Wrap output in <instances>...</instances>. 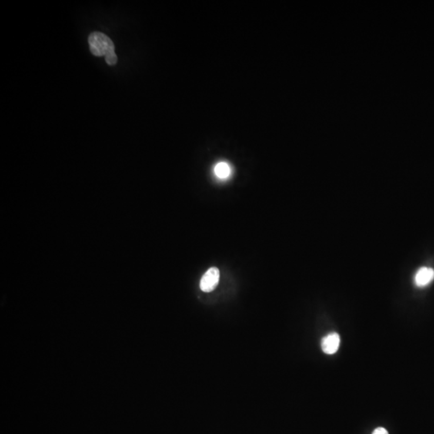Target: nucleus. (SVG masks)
Returning a JSON list of instances; mask_svg holds the SVG:
<instances>
[{"label":"nucleus","instance_id":"1","mask_svg":"<svg viewBox=\"0 0 434 434\" xmlns=\"http://www.w3.org/2000/svg\"><path fill=\"white\" fill-rule=\"evenodd\" d=\"M88 44L91 52L96 57L105 56V61L109 65H115L118 62V57L114 52V44L110 37L105 34L95 31L88 37Z\"/></svg>","mask_w":434,"mask_h":434},{"label":"nucleus","instance_id":"2","mask_svg":"<svg viewBox=\"0 0 434 434\" xmlns=\"http://www.w3.org/2000/svg\"><path fill=\"white\" fill-rule=\"evenodd\" d=\"M220 280V271L215 267L210 268L201 280V289L204 292L209 293L215 289Z\"/></svg>","mask_w":434,"mask_h":434},{"label":"nucleus","instance_id":"3","mask_svg":"<svg viewBox=\"0 0 434 434\" xmlns=\"http://www.w3.org/2000/svg\"><path fill=\"white\" fill-rule=\"evenodd\" d=\"M340 345V337L337 333H331L326 335L321 342L322 351L328 355L336 353Z\"/></svg>","mask_w":434,"mask_h":434},{"label":"nucleus","instance_id":"4","mask_svg":"<svg viewBox=\"0 0 434 434\" xmlns=\"http://www.w3.org/2000/svg\"><path fill=\"white\" fill-rule=\"evenodd\" d=\"M434 279V270L428 267H422L417 272L414 277V282L417 286L425 287L429 285Z\"/></svg>","mask_w":434,"mask_h":434},{"label":"nucleus","instance_id":"5","mask_svg":"<svg viewBox=\"0 0 434 434\" xmlns=\"http://www.w3.org/2000/svg\"><path fill=\"white\" fill-rule=\"evenodd\" d=\"M214 173L220 179H226L230 176L232 169L228 162H220L214 168Z\"/></svg>","mask_w":434,"mask_h":434},{"label":"nucleus","instance_id":"6","mask_svg":"<svg viewBox=\"0 0 434 434\" xmlns=\"http://www.w3.org/2000/svg\"><path fill=\"white\" fill-rule=\"evenodd\" d=\"M372 434H388V432L385 428L379 427V428L375 429V430L373 431Z\"/></svg>","mask_w":434,"mask_h":434}]
</instances>
